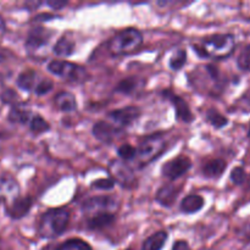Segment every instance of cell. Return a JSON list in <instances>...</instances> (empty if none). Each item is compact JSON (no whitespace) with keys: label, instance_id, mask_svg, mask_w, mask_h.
<instances>
[{"label":"cell","instance_id":"5","mask_svg":"<svg viewBox=\"0 0 250 250\" xmlns=\"http://www.w3.org/2000/svg\"><path fill=\"white\" fill-rule=\"evenodd\" d=\"M48 70L53 75L62 77L63 80H67L70 82L82 83L89 78L87 70L84 67L76 63L68 62L63 60H54L48 65Z\"/></svg>","mask_w":250,"mask_h":250},{"label":"cell","instance_id":"22","mask_svg":"<svg viewBox=\"0 0 250 250\" xmlns=\"http://www.w3.org/2000/svg\"><path fill=\"white\" fill-rule=\"evenodd\" d=\"M114 220H115L114 214H107V212H104V214L93 215V216L89 219V221H88V227H89L90 229H104V227L109 226L110 224H112Z\"/></svg>","mask_w":250,"mask_h":250},{"label":"cell","instance_id":"7","mask_svg":"<svg viewBox=\"0 0 250 250\" xmlns=\"http://www.w3.org/2000/svg\"><path fill=\"white\" fill-rule=\"evenodd\" d=\"M109 172L110 176H111V180L121 185L122 187L131 188L136 183V178H134V173L132 168L125 163H122V161H111L109 166Z\"/></svg>","mask_w":250,"mask_h":250},{"label":"cell","instance_id":"4","mask_svg":"<svg viewBox=\"0 0 250 250\" xmlns=\"http://www.w3.org/2000/svg\"><path fill=\"white\" fill-rule=\"evenodd\" d=\"M165 139L160 134L146 137L137 149L136 156L138 159L139 166L143 167V166H146L148 164L156 160L163 154V151L165 150Z\"/></svg>","mask_w":250,"mask_h":250},{"label":"cell","instance_id":"24","mask_svg":"<svg viewBox=\"0 0 250 250\" xmlns=\"http://www.w3.org/2000/svg\"><path fill=\"white\" fill-rule=\"evenodd\" d=\"M207 120L209 124H211L215 128H222V127L226 126L229 124V120L224 116L222 114H220L216 109L214 107H210L207 111Z\"/></svg>","mask_w":250,"mask_h":250},{"label":"cell","instance_id":"34","mask_svg":"<svg viewBox=\"0 0 250 250\" xmlns=\"http://www.w3.org/2000/svg\"><path fill=\"white\" fill-rule=\"evenodd\" d=\"M16 94H15V92H12V90H6V92L4 93V94L1 95V100L4 103H12L15 99H16Z\"/></svg>","mask_w":250,"mask_h":250},{"label":"cell","instance_id":"33","mask_svg":"<svg viewBox=\"0 0 250 250\" xmlns=\"http://www.w3.org/2000/svg\"><path fill=\"white\" fill-rule=\"evenodd\" d=\"M114 185L115 182L111 178H100L92 183V187L97 188V189H111L114 188Z\"/></svg>","mask_w":250,"mask_h":250},{"label":"cell","instance_id":"8","mask_svg":"<svg viewBox=\"0 0 250 250\" xmlns=\"http://www.w3.org/2000/svg\"><path fill=\"white\" fill-rule=\"evenodd\" d=\"M192 167V160L187 156L180 155L164 165L163 175L170 180H176L185 175Z\"/></svg>","mask_w":250,"mask_h":250},{"label":"cell","instance_id":"27","mask_svg":"<svg viewBox=\"0 0 250 250\" xmlns=\"http://www.w3.org/2000/svg\"><path fill=\"white\" fill-rule=\"evenodd\" d=\"M29 127H31V131L37 134L44 133V132L49 131V128H50L48 122H46L43 117L39 116V115H37V116H34L33 119L31 120V122H29Z\"/></svg>","mask_w":250,"mask_h":250},{"label":"cell","instance_id":"19","mask_svg":"<svg viewBox=\"0 0 250 250\" xmlns=\"http://www.w3.org/2000/svg\"><path fill=\"white\" fill-rule=\"evenodd\" d=\"M167 241V233L165 231H159L144 241L142 250H161Z\"/></svg>","mask_w":250,"mask_h":250},{"label":"cell","instance_id":"16","mask_svg":"<svg viewBox=\"0 0 250 250\" xmlns=\"http://www.w3.org/2000/svg\"><path fill=\"white\" fill-rule=\"evenodd\" d=\"M226 161L221 160V159H215V160L209 161L203 167V173L205 177L209 178H217L225 172L226 170Z\"/></svg>","mask_w":250,"mask_h":250},{"label":"cell","instance_id":"15","mask_svg":"<svg viewBox=\"0 0 250 250\" xmlns=\"http://www.w3.org/2000/svg\"><path fill=\"white\" fill-rule=\"evenodd\" d=\"M54 103H55L56 107L59 110L65 112L73 111L77 107L75 95L68 92H60L59 94H56L55 98H54Z\"/></svg>","mask_w":250,"mask_h":250},{"label":"cell","instance_id":"35","mask_svg":"<svg viewBox=\"0 0 250 250\" xmlns=\"http://www.w3.org/2000/svg\"><path fill=\"white\" fill-rule=\"evenodd\" d=\"M46 4L49 5L50 7H53L54 10H60L61 7L66 6V4H67V1H46Z\"/></svg>","mask_w":250,"mask_h":250},{"label":"cell","instance_id":"20","mask_svg":"<svg viewBox=\"0 0 250 250\" xmlns=\"http://www.w3.org/2000/svg\"><path fill=\"white\" fill-rule=\"evenodd\" d=\"M19 185H17L14 178L9 177V176H1L0 177V194L9 195V197L14 198L15 200L16 198H19Z\"/></svg>","mask_w":250,"mask_h":250},{"label":"cell","instance_id":"25","mask_svg":"<svg viewBox=\"0 0 250 250\" xmlns=\"http://www.w3.org/2000/svg\"><path fill=\"white\" fill-rule=\"evenodd\" d=\"M9 120L14 124H27L29 121V111L20 106H14L10 110Z\"/></svg>","mask_w":250,"mask_h":250},{"label":"cell","instance_id":"32","mask_svg":"<svg viewBox=\"0 0 250 250\" xmlns=\"http://www.w3.org/2000/svg\"><path fill=\"white\" fill-rule=\"evenodd\" d=\"M247 180V173L244 171V168L242 167H236L231 172V181L234 183V185L239 186L242 183H244V181Z\"/></svg>","mask_w":250,"mask_h":250},{"label":"cell","instance_id":"17","mask_svg":"<svg viewBox=\"0 0 250 250\" xmlns=\"http://www.w3.org/2000/svg\"><path fill=\"white\" fill-rule=\"evenodd\" d=\"M204 205V199L200 195L190 194L187 195L185 199L181 203V210L186 214H194V212L199 211Z\"/></svg>","mask_w":250,"mask_h":250},{"label":"cell","instance_id":"29","mask_svg":"<svg viewBox=\"0 0 250 250\" xmlns=\"http://www.w3.org/2000/svg\"><path fill=\"white\" fill-rule=\"evenodd\" d=\"M237 63L241 70L250 71V44L241 51L238 59H237Z\"/></svg>","mask_w":250,"mask_h":250},{"label":"cell","instance_id":"38","mask_svg":"<svg viewBox=\"0 0 250 250\" xmlns=\"http://www.w3.org/2000/svg\"><path fill=\"white\" fill-rule=\"evenodd\" d=\"M249 138H250V128H249Z\"/></svg>","mask_w":250,"mask_h":250},{"label":"cell","instance_id":"30","mask_svg":"<svg viewBox=\"0 0 250 250\" xmlns=\"http://www.w3.org/2000/svg\"><path fill=\"white\" fill-rule=\"evenodd\" d=\"M117 154L121 159L124 160H132L133 158H136L137 149H134L133 146H128V144H125V146H121L117 150Z\"/></svg>","mask_w":250,"mask_h":250},{"label":"cell","instance_id":"28","mask_svg":"<svg viewBox=\"0 0 250 250\" xmlns=\"http://www.w3.org/2000/svg\"><path fill=\"white\" fill-rule=\"evenodd\" d=\"M186 60H187V53L183 49H180V50L176 51L175 55L171 58L170 60V67L172 70H180L183 65L186 63Z\"/></svg>","mask_w":250,"mask_h":250},{"label":"cell","instance_id":"10","mask_svg":"<svg viewBox=\"0 0 250 250\" xmlns=\"http://www.w3.org/2000/svg\"><path fill=\"white\" fill-rule=\"evenodd\" d=\"M163 95L173 104V106H175L176 109V116H177L178 120H181V121L183 122L193 121L194 117H193L192 111H190L189 106H188V104L186 103L185 99H182V98L178 97L175 93L170 92V90H165V92L163 93Z\"/></svg>","mask_w":250,"mask_h":250},{"label":"cell","instance_id":"18","mask_svg":"<svg viewBox=\"0 0 250 250\" xmlns=\"http://www.w3.org/2000/svg\"><path fill=\"white\" fill-rule=\"evenodd\" d=\"M143 80H139L137 77H128L122 80L119 84L115 88V92L122 93V94H132V93L136 92L137 89H139L141 87H143L144 84Z\"/></svg>","mask_w":250,"mask_h":250},{"label":"cell","instance_id":"13","mask_svg":"<svg viewBox=\"0 0 250 250\" xmlns=\"http://www.w3.org/2000/svg\"><path fill=\"white\" fill-rule=\"evenodd\" d=\"M32 207V199L29 197H23V198H16L15 200H12L11 205L7 208V214L11 219L17 220L22 219L24 215H27V212L29 211Z\"/></svg>","mask_w":250,"mask_h":250},{"label":"cell","instance_id":"23","mask_svg":"<svg viewBox=\"0 0 250 250\" xmlns=\"http://www.w3.org/2000/svg\"><path fill=\"white\" fill-rule=\"evenodd\" d=\"M73 49H75V43L71 39L62 37V38L59 39L58 43L54 46V53L60 58H66L73 53Z\"/></svg>","mask_w":250,"mask_h":250},{"label":"cell","instance_id":"21","mask_svg":"<svg viewBox=\"0 0 250 250\" xmlns=\"http://www.w3.org/2000/svg\"><path fill=\"white\" fill-rule=\"evenodd\" d=\"M36 78L37 73L34 72L33 70H26L22 73H20V76L17 77L16 84L19 85V88H21V89L29 92V90H32L33 88H36Z\"/></svg>","mask_w":250,"mask_h":250},{"label":"cell","instance_id":"26","mask_svg":"<svg viewBox=\"0 0 250 250\" xmlns=\"http://www.w3.org/2000/svg\"><path fill=\"white\" fill-rule=\"evenodd\" d=\"M58 250H92V248L89 247V244L83 242L82 239L73 238L68 239L65 243L61 244Z\"/></svg>","mask_w":250,"mask_h":250},{"label":"cell","instance_id":"39","mask_svg":"<svg viewBox=\"0 0 250 250\" xmlns=\"http://www.w3.org/2000/svg\"><path fill=\"white\" fill-rule=\"evenodd\" d=\"M127 250H132V249H127Z\"/></svg>","mask_w":250,"mask_h":250},{"label":"cell","instance_id":"11","mask_svg":"<svg viewBox=\"0 0 250 250\" xmlns=\"http://www.w3.org/2000/svg\"><path fill=\"white\" fill-rule=\"evenodd\" d=\"M120 133H121V128L112 126L105 121H99L93 126V134L103 143H111Z\"/></svg>","mask_w":250,"mask_h":250},{"label":"cell","instance_id":"1","mask_svg":"<svg viewBox=\"0 0 250 250\" xmlns=\"http://www.w3.org/2000/svg\"><path fill=\"white\" fill-rule=\"evenodd\" d=\"M193 48L202 58L226 59L234 51L236 41L232 34H214Z\"/></svg>","mask_w":250,"mask_h":250},{"label":"cell","instance_id":"2","mask_svg":"<svg viewBox=\"0 0 250 250\" xmlns=\"http://www.w3.org/2000/svg\"><path fill=\"white\" fill-rule=\"evenodd\" d=\"M70 221V211L67 209H51L42 215L38 224V233L43 238H55L60 236Z\"/></svg>","mask_w":250,"mask_h":250},{"label":"cell","instance_id":"12","mask_svg":"<svg viewBox=\"0 0 250 250\" xmlns=\"http://www.w3.org/2000/svg\"><path fill=\"white\" fill-rule=\"evenodd\" d=\"M50 36L51 32H49L48 29L43 28V27H36L29 32L26 41V46L29 50H36V49L42 48L48 43Z\"/></svg>","mask_w":250,"mask_h":250},{"label":"cell","instance_id":"3","mask_svg":"<svg viewBox=\"0 0 250 250\" xmlns=\"http://www.w3.org/2000/svg\"><path fill=\"white\" fill-rule=\"evenodd\" d=\"M143 44V36L136 28L124 29L115 34L107 43V50L114 56L128 55L138 50Z\"/></svg>","mask_w":250,"mask_h":250},{"label":"cell","instance_id":"36","mask_svg":"<svg viewBox=\"0 0 250 250\" xmlns=\"http://www.w3.org/2000/svg\"><path fill=\"white\" fill-rule=\"evenodd\" d=\"M188 244L186 243V242H177V243L173 246V249L172 250H188Z\"/></svg>","mask_w":250,"mask_h":250},{"label":"cell","instance_id":"14","mask_svg":"<svg viewBox=\"0 0 250 250\" xmlns=\"http://www.w3.org/2000/svg\"><path fill=\"white\" fill-rule=\"evenodd\" d=\"M180 187H175V186H164L156 193V202L160 203L163 207L170 208L173 203L177 199V195L180 193Z\"/></svg>","mask_w":250,"mask_h":250},{"label":"cell","instance_id":"37","mask_svg":"<svg viewBox=\"0 0 250 250\" xmlns=\"http://www.w3.org/2000/svg\"><path fill=\"white\" fill-rule=\"evenodd\" d=\"M241 100L244 103V104L247 105V106L250 107V89L248 90V92L246 93V94L243 95V97H242Z\"/></svg>","mask_w":250,"mask_h":250},{"label":"cell","instance_id":"6","mask_svg":"<svg viewBox=\"0 0 250 250\" xmlns=\"http://www.w3.org/2000/svg\"><path fill=\"white\" fill-rule=\"evenodd\" d=\"M119 208V204L112 197H95L85 200L82 205V210L85 214H112Z\"/></svg>","mask_w":250,"mask_h":250},{"label":"cell","instance_id":"9","mask_svg":"<svg viewBox=\"0 0 250 250\" xmlns=\"http://www.w3.org/2000/svg\"><path fill=\"white\" fill-rule=\"evenodd\" d=\"M107 116H109V119L112 120L115 124L119 125V128H121V127L129 126V125L133 124L136 120H138V117L141 116V110L137 106H127L109 112Z\"/></svg>","mask_w":250,"mask_h":250},{"label":"cell","instance_id":"31","mask_svg":"<svg viewBox=\"0 0 250 250\" xmlns=\"http://www.w3.org/2000/svg\"><path fill=\"white\" fill-rule=\"evenodd\" d=\"M51 88H53V82L50 80H48V78H43V80H41L37 83L36 88H34V92L38 95H44L48 92H50Z\"/></svg>","mask_w":250,"mask_h":250}]
</instances>
